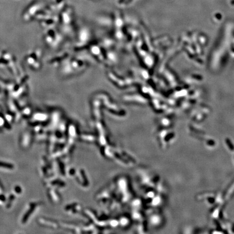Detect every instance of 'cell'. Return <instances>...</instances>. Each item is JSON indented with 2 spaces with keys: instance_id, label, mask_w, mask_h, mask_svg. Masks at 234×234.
Instances as JSON below:
<instances>
[{
  "instance_id": "cell-1",
  "label": "cell",
  "mask_w": 234,
  "mask_h": 234,
  "mask_svg": "<svg viewBox=\"0 0 234 234\" xmlns=\"http://www.w3.org/2000/svg\"><path fill=\"white\" fill-rule=\"evenodd\" d=\"M132 1V0H128V1H127V2H126V3H129V2H131Z\"/></svg>"
},
{
  "instance_id": "cell-2",
  "label": "cell",
  "mask_w": 234,
  "mask_h": 234,
  "mask_svg": "<svg viewBox=\"0 0 234 234\" xmlns=\"http://www.w3.org/2000/svg\"><path fill=\"white\" fill-rule=\"evenodd\" d=\"M124 1H125V0H119V2H120V3H121V2H124Z\"/></svg>"
}]
</instances>
